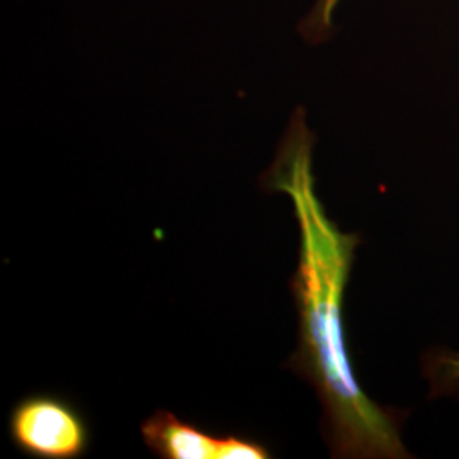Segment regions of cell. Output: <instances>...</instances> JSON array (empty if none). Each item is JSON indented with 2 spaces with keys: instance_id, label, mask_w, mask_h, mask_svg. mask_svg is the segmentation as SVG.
<instances>
[{
  "instance_id": "obj_1",
  "label": "cell",
  "mask_w": 459,
  "mask_h": 459,
  "mask_svg": "<svg viewBox=\"0 0 459 459\" xmlns=\"http://www.w3.org/2000/svg\"><path fill=\"white\" fill-rule=\"evenodd\" d=\"M312 150V133L305 113L298 109L274 164L264 176L265 189L291 199L299 227V263L291 281L299 333L288 368L318 394L332 456L409 458L398 415L373 402L354 375L342 303L361 238L342 231L325 213L315 187Z\"/></svg>"
},
{
  "instance_id": "obj_2",
  "label": "cell",
  "mask_w": 459,
  "mask_h": 459,
  "mask_svg": "<svg viewBox=\"0 0 459 459\" xmlns=\"http://www.w3.org/2000/svg\"><path fill=\"white\" fill-rule=\"evenodd\" d=\"M9 437L30 458L79 459L89 449L91 430L82 413L64 396L33 394L13 407Z\"/></svg>"
},
{
  "instance_id": "obj_3",
  "label": "cell",
  "mask_w": 459,
  "mask_h": 459,
  "mask_svg": "<svg viewBox=\"0 0 459 459\" xmlns=\"http://www.w3.org/2000/svg\"><path fill=\"white\" fill-rule=\"evenodd\" d=\"M142 439L160 459H218L220 436L181 420L172 411H153L140 426Z\"/></svg>"
},
{
  "instance_id": "obj_4",
  "label": "cell",
  "mask_w": 459,
  "mask_h": 459,
  "mask_svg": "<svg viewBox=\"0 0 459 459\" xmlns=\"http://www.w3.org/2000/svg\"><path fill=\"white\" fill-rule=\"evenodd\" d=\"M273 456L263 443L246 436H220L218 459H269Z\"/></svg>"
},
{
  "instance_id": "obj_5",
  "label": "cell",
  "mask_w": 459,
  "mask_h": 459,
  "mask_svg": "<svg viewBox=\"0 0 459 459\" xmlns=\"http://www.w3.org/2000/svg\"><path fill=\"white\" fill-rule=\"evenodd\" d=\"M339 2L341 0H316L312 14H310L308 21H307L308 33L322 36V34L332 28L333 13H335Z\"/></svg>"
},
{
  "instance_id": "obj_6",
  "label": "cell",
  "mask_w": 459,
  "mask_h": 459,
  "mask_svg": "<svg viewBox=\"0 0 459 459\" xmlns=\"http://www.w3.org/2000/svg\"><path fill=\"white\" fill-rule=\"evenodd\" d=\"M444 366L443 375L446 377V383L449 385H458L459 383V356L458 358H447Z\"/></svg>"
}]
</instances>
